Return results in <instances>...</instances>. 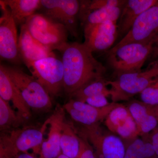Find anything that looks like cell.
Here are the masks:
<instances>
[{
  "instance_id": "obj_1",
  "label": "cell",
  "mask_w": 158,
  "mask_h": 158,
  "mask_svg": "<svg viewBox=\"0 0 158 158\" xmlns=\"http://www.w3.org/2000/svg\"><path fill=\"white\" fill-rule=\"evenodd\" d=\"M60 52L64 68L63 90L67 96L70 98L85 85L103 78L106 67L84 43H68Z\"/></svg>"
},
{
  "instance_id": "obj_2",
  "label": "cell",
  "mask_w": 158,
  "mask_h": 158,
  "mask_svg": "<svg viewBox=\"0 0 158 158\" xmlns=\"http://www.w3.org/2000/svg\"><path fill=\"white\" fill-rule=\"evenodd\" d=\"M48 126V118L41 127H24L1 133L0 158H15L30 149L39 154Z\"/></svg>"
},
{
  "instance_id": "obj_3",
  "label": "cell",
  "mask_w": 158,
  "mask_h": 158,
  "mask_svg": "<svg viewBox=\"0 0 158 158\" xmlns=\"http://www.w3.org/2000/svg\"><path fill=\"white\" fill-rule=\"evenodd\" d=\"M154 40L149 42L132 43L113 47L108 52V63L117 76L141 71L151 54Z\"/></svg>"
},
{
  "instance_id": "obj_4",
  "label": "cell",
  "mask_w": 158,
  "mask_h": 158,
  "mask_svg": "<svg viewBox=\"0 0 158 158\" xmlns=\"http://www.w3.org/2000/svg\"><path fill=\"white\" fill-rule=\"evenodd\" d=\"M25 24L35 39L52 51L61 52L68 43L66 27L45 15L34 13Z\"/></svg>"
},
{
  "instance_id": "obj_5",
  "label": "cell",
  "mask_w": 158,
  "mask_h": 158,
  "mask_svg": "<svg viewBox=\"0 0 158 158\" xmlns=\"http://www.w3.org/2000/svg\"><path fill=\"white\" fill-rule=\"evenodd\" d=\"M158 77V63L152 64L147 70L123 74L114 81H107L111 86L112 102L129 101L144 90Z\"/></svg>"
},
{
  "instance_id": "obj_6",
  "label": "cell",
  "mask_w": 158,
  "mask_h": 158,
  "mask_svg": "<svg viewBox=\"0 0 158 158\" xmlns=\"http://www.w3.org/2000/svg\"><path fill=\"white\" fill-rule=\"evenodd\" d=\"M4 66L10 79L31 109L40 111L50 110L52 106L50 95L34 77L19 67Z\"/></svg>"
},
{
  "instance_id": "obj_7",
  "label": "cell",
  "mask_w": 158,
  "mask_h": 158,
  "mask_svg": "<svg viewBox=\"0 0 158 158\" xmlns=\"http://www.w3.org/2000/svg\"><path fill=\"white\" fill-rule=\"evenodd\" d=\"M99 125L85 126L82 137L93 145L99 158H124L126 147L121 138L104 131Z\"/></svg>"
},
{
  "instance_id": "obj_8",
  "label": "cell",
  "mask_w": 158,
  "mask_h": 158,
  "mask_svg": "<svg viewBox=\"0 0 158 158\" xmlns=\"http://www.w3.org/2000/svg\"><path fill=\"white\" fill-rule=\"evenodd\" d=\"M30 70L33 76L50 95L56 96L63 90V64L56 56L46 57L36 61L32 64Z\"/></svg>"
},
{
  "instance_id": "obj_9",
  "label": "cell",
  "mask_w": 158,
  "mask_h": 158,
  "mask_svg": "<svg viewBox=\"0 0 158 158\" xmlns=\"http://www.w3.org/2000/svg\"><path fill=\"white\" fill-rule=\"evenodd\" d=\"M80 6V1L77 0H40L44 15L63 25L75 37L78 36Z\"/></svg>"
},
{
  "instance_id": "obj_10",
  "label": "cell",
  "mask_w": 158,
  "mask_h": 158,
  "mask_svg": "<svg viewBox=\"0 0 158 158\" xmlns=\"http://www.w3.org/2000/svg\"><path fill=\"white\" fill-rule=\"evenodd\" d=\"M2 10L0 18V56L1 59L15 64L22 60L18 48L16 24L11 11L2 0L0 1Z\"/></svg>"
},
{
  "instance_id": "obj_11",
  "label": "cell",
  "mask_w": 158,
  "mask_h": 158,
  "mask_svg": "<svg viewBox=\"0 0 158 158\" xmlns=\"http://www.w3.org/2000/svg\"><path fill=\"white\" fill-rule=\"evenodd\" d=\"M158 34V2L138 18L127 34L113 47L132 43L149 42Z\"/></svg>"
},
{
  "instance_id": "obj_12",
  "label": "cell",
  "mask_w": 158,
  "mask_h": 158,
  "mask_svg": "<svg viewBox=\"0 0 158 158\" xmlns=\"http://www.w3.org/2000/svg\"><path fill=\"white\" fill-rule=\"evenodd\" d=\"M119 104L112 102L107 106L98 108L71 98L63 108L75 121L84 126H92L105 120L109 113Z\"/></svg>"
},
{
  "instance_id": "obj_13",
  "label": "cell",
  "mask_w": 158,
  "mask_h": 158,
  "mask_svg": "<svg viewBox=\"0 0 158 158\" xmlns=\"http://www.w3.org/2000/svg\"><path fill=\"white\" fill-rule=\"evenodd\" d=\"M84 44L92 52H105L110 49L118 37L117 23L107 21L84 30Z\"/></svg>"
},
{
  "instance_id": "obj_14",
  "label": "cell",
  "mask_w": 158,
  "mask_h": 158,
  "mask_svg": "<svg viewBox=\"0 0 158 158\" xmlns=\"http://www.w3.org/2000/svg\"><path fill=\"white\" fill-rule=\"evenodd\" d=\"M105 124L111 132L123 139L134 140L139 136L135 120L126 105L119 103L107 116Z\"/></svg>"
},
{
  "instance_id": "obj_15",
  "label": "cell",
  "mask_w": 158,
  "mask_h": 158,
  "mask_svg": "<svg viewBox=\"0 0 158 158\" xmlns=\"http://www.w3.org/2000/svg\"><path fill=\"white\" fill-rule=\"evenodd\" d=\"M48 119V138L43 141L39 158H57L62 153L60 141L62 126L65 121V110L58 106Z\"/></svg>"
},
{
  "instance_id": "obj_16",
  "label": "cell",
  "mask_w": 158,
  "mask_h": 158,
  "mask_svg": "<svg viewBox=\"0 0 158 158\" xmlns=\"http://www.w3.org/2000/svg\"><path fill=\"white\" fill-rule=\"evenodd\" d=\"M18 48L21 59L29 69L34 62L39 59L55 56L53 51L32 36L25 24L21 26Z\"/></svg>"
},
{
  "instance_id": "obj_17",
  "label": "cell",
  "mask_w": 158,
  "mask_h": 158,
  "mask_svg": "<svg viewBox=\"0 0 158 158\" xmlns=\"http://www.w3.org/2000/svg\"><path fill=\"white\" fill-rule=\"evenodd\" d=\"M0 98L8 102H11L18 116L25 121L31 116V108L10 79L3 64L0 65Z\"/></svg>"
},
{
  "instance_id": "obj_18",
  "label": "cell",
  "mask_w": 158,
  "mask_h": 158,
  "mask_svg": "<svg viewBox=\"0 0 158 158\" xmlns=\"http://www.w3.org/2000/svg\"><path fill=\"white\" fill-rule=\"evenodd\" d=\"M158 2V0L126 1L117 22L118 37H124L127 35L138 18Z\"/></svg>"
},
{
  "instance_id": "obj_19",
  "label": "cell",
  "mask_w": 158,
  "mask_h": 158,
  "mask_svg": "<svg viewBox=\"0 0 158 158\" xmlns=\"http://www.w3.org/2000/svg\"><path fill=\"white\" fill-rule=\"evenodd\" d=\"M135 122L139 136L148 135L158 126V120L149 105L133 100L126 105Z\"/></svg>"
},
{
  "instance_id": "obj_20",
  "label": "cell",
  "mask_w": 158,
  "mask_h": 158,
  "mask_svg": "<svg viewBox=\"0 0 158 158\" xmlns=\"http://www.w3.org/2000/svg\"><path fill=\"white\" fill-rule=\"evenodd\" d=\"M123 7H107L79 13V19L84 30L107 21L117 23Z\"/></svg>"
},
{
  "instance_id": "obj_21",
  "label": "cell",
  "mask_w": 158,
  "mask_h": 158,
  "mask_svg": "<svg viewBox=\"0 0 158 158\" xmlns=\"http://www.w3.org/2000/svg\"><path fill=\"white\" fill-rule=\"evenodd\" d=\"M9 7L16 25L25 23L28 18L40 8V0H2Z\"/></svg>"
},
{
  "instance_id": "obj_22",
  "label": "cell",
  "mask_w": 158,
  "mask_h": 158,
  "mask_svg": "<svg viewBox=\"0 0 158 158\" xmlns=\"http://www.w3.org/2000/svg\"><path fill=\"white\" fill-rule=\"evenodd\" d=\"M62 154L69 158H78L81 151V138L72 126L65 122L62 126L60 141Z\"/></svg>"
},
{
  "instance_id": "obj_23",
  "label": "cell",
  "mask_w": 158,
  "mask_h": 158,
  "mask_svg": "<svg viewBox=\"0 0 158 158\" xmlns=\"http://www.w3.org/2000/svg\"><path fill=\"white\" fill-rule=\"evenodd\" d=\"M124 158H158L147 136L136 138L126 147Z\"/></svg>"
},
{
  "instance_id": "obj_24",
  "label": "cell",
  "mask_w": 158,
  "mask_h": 158,
  "mask_svg": "<svg viewBox=\"0 0 158 158\" xmlns=\"http://www.w3.org/2000/svg\"><path fill=\"white\" fill-rule=\"evenodd\" d=\"M107 81L104 79H98L85 85L77 90L71 96V98L85 102V100L99 94L111 97V90L108 88Z\"/></svg>"
},
{
  "instance_id": "obj_25",
  "label": "cell",
  "mask_w": 158,
  "mask_h": 158,
  "mask_svg": "<svg viewBox=\"0 0 158 158\" xmlns=\"http://www.w3.org/2000/svg\"><path fill=\"white\" fill-rule=\"evenodd\" d=\"M25 121L11 107L9 102L0 98V128L1 133L17 128Z\"/></svg>"
},
{
  "instance_id": "obj_26",
  "label": "cell",
  "mask_w": 158,
  "mask_h": 158,
  "mask_svg": "<svg viewBox=\"0 0 158 158\" xmlns=\"http://www.w3.org/2000/svg\"><path fill=\"white\" fill-rule=\"evenodd\" d=\"M126 1L125 0H92L80 1V13H84L107 7H123Z\"/></svg>"
},
{
  "instance_id": "obj_27",
  "label": "cell",
  "mask_w": 158,
  "mask_h": 158,
  "mask_svg": "<svg viewBox=\"0 0 158 158\" xmlns=\"http://www.w3.org/2000/svg\"><path fill=\"white\" fill-rule=\"evenodd\" d=\"M141 101L151 106L158 105V77L140 94Z\"/></svg>"
},
{
  "instance_id": "obj_28",
  "label": "cell",
  "mask_w": 158,
  "mask_h": 158,
  "mask_svg": "<svg viewBox=\"0 0 158 158\" xmlns=\"http://www.w3.org/2000/svg\"><path fill=\"white\" fill-rule=\"evenodd\" d=\"M107 98L103 94H99L88 98L85 100V102L94 107L103 108L107 106L111 103L108 100Z\"/></svg>"
},
{
  "instance_id": "obj_29",
  "label": "cell",
  "mask_w": 158,
  "mask_h": 158,
  "mask_svg": "<svg viewBox=\"0 0 158 158\" xmlns=\"http://www.w3.org/2000/svg\"><path fill=\"white\" fill-rule=\"evenodd\" d=\"M78 158H96L93 148L83 137L81 138V151Z\"/></svg>"
},
{
  "instance_id": "obj_30",
  "label": "cell",
  "mask_w": 158,
  "mask_h": 158,
  "mask_svg": "<svg viewBox=\"0 0 158 158\" xmlns=\"http://www.w3.org/2000/svg\"><path fill=\"white\" fill-rule=\"evenodd\" d=\"M146 136L158 156V126L157 127Z\"/></svg>"
},
{
  "instance_id": "obj_31",
  "label": "cell",
  "mask_w": 158,
  "mask_h": 158,
  "mask_svg": "<svg viewBox=\"0 0 158 158\" xmlns=\"http://www.w3.org/2000/svg\"><path fill=\"white\" fill-rule=\"evenodd\" d=\"M151 55H154L157 59L155 62H153L152 64H158V34L155 37L154 40L153 44L152 50ZM151 56V55H150Z\"/></svg>"
},
{
  "instance_id": "obj_32",
  "label": "cell",
  "mask_w": 158,
  "mask_h": 158,
  "mask_svg": "<svg viewBox=\"0 0 158 158\" xmlns=\"http://www.w3.org/2000/svg\"><path fill=\"white\" fill-rule=\"evenodd\" d=\"M15 158H40L35 156L34 155L29 153L27 152L20 153Z\"/></svg>"
},
{
  "instance_id": "obj_33",
  "label": "cell",
  "mask_w": 158,
  "mask_h": 158,
  "mask_svg": "<svg viewBox=\"0 0 158 158\" xmlns=\"http://www.w3.org/2000/svg\"><path fill=\"white\" fill-rule=\"evenodd\" d=\"M151 110L152 111L154 115L155 116L158 120V105L156 106H149Z\"/></svg>"
},
{
  "instance_id": "obj_34",
  "label": "cell",
  "mask_w": 158,
  "mask_h": 158,
  "mask_svg": "<svg viewBox=\"0 0 158 158\" xmlns=\"http://www.w3.org/2000/svg\"><path fill=\"white\" fill-rule=\"evenodd\" d=\"M57 158H69V157H68V156H67L64 155V154H61V155H60L59 156V157H58Z\"/></svg>"
}]
</instances>
